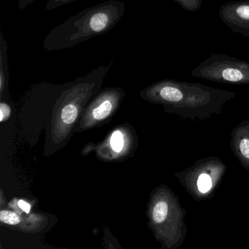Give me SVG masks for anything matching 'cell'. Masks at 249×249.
<instances>
[{"instance_id":"6da1fadb","label":"cell","mask_w":249,"mask_h":249,"mask_svg":"<svg viewBox=\"0 0 249 249\" xmlns=\"http://www.w3.org/2000/svg\"><path fill=\"white\" fill-rule=\"evenodd\" d=\"M125 10L126 5L119 0H108L86 8L52 29L45 37L43 49L54 52L71 49L106 34L117 25Z\"/></svg>"},{"instance_id":"7a4b0ae2","label":"cell","mask_w":249,"mask_h":249,"mask_svg":"<svg viewBox=\"0 0 249 249\" xmlns=\"http://www.w3.org/2000/svg\"><path fill=\"white\" fill-rule=\"evenodd\" d=\"M191 75L222 84H249V63L224 53H211Z\"/></svg>"},{"instance_id":"3957f363","label":"cell","mask_w":249,"mask_h":249,"mask_svg":"<svg viewBox=\"0 0 249 249\" xmlns=\"http://www.w3.org/2000/svg\"><path fill=\"white\" fill-rule=\"evenodd\" d=\"M218 14L233 33L249 39V0L227 2L220 7Z\"/></svg>"},{"instance_id":"277c9868","label":"cell","mask_w":249,"mask_h":249,"mask_svg":"<svg viewBox=\"0 0 249 249\" xmlns=\"http://www.w3.org/2000/svg\"><path fill=\"white\" fill-rule=\"evenodd\" d=\"M8 43L4 37L3 33L0 31V93L1 96L6 91L8 84Z\"/></svg>"},{"instance_id":"5b68a950","label":"cell","mask_w":249,"mask_h":249,"mask_svg":"<svg viewBox=\"0 0 249 249\" xmlns=\"http://www.w3.org/2000/svg\"><path fill=\"white\" fill-rule=\"evenodd\" d=\"M168 213V205L164 201L157 202L153 211V219L157 224H161L165 220Z\"/></svg>"},{"instance_id":"8992f818","label":"cell","mask_w":249,"mask_h":249,"mask_svg":"<svg viewBox=\"0 0 249 249\" xmlns=\"http://www.w3.org/2000/svg\"><path fill=\"white\" fill-rule=\"evenodd\" d=\"M185 11L189 13H195L202 7V0H174Z\"/></svg>"},{"instance_id":"52a82bcc","label":"cell","mask_w":249,"mask_h":249,"mask_svg":"<svg viewBox=\"0 0 249 249\" xmlns=\"http://www.w3.org/2000/svg\"><path fill=\"white\" fill-rule=\"evenodd\" d=\"M0 221L9 225H17L21 221V218L16 213L3 210L0 212Z\"/></svg>"},{"instance_id":"ba28073f","label":"cell","mask_w":249,"mask_h":249,"mask_svg":"<svg viewBox=\"0 0 249 249\" xmlns=\"http://www.w3.org/2000/svg\"><path fill=\"white\" fill-rule=\"evenodd\" d=\"M110 145L113 151L120 152L124 148V136L120 131H115L110 138Z\"/></svg>"},{"instance_id":"9c48e42d","label":"cell","mask_w":249,"mask_h":249,"mask_svg":"<svg viewBox=\"0 0 249 249\" xmlns=\"http://www.w3.org/2000/svg\"><path fill=\"white\" fill-rule=\"evenodd\" d=\"M198 189L202 193L208 192L212 187V181L208 175L202 174L199 176L197 180Z\"/></svg>"},{"instance_id":"30bf717a","label":"cell","mask_w":249,"mask_h":249,"mask_svg":"<svg viewBox=\"0 0 249 249\" xmlns=\"http://www.w3.org/2000/svg\"><path fill=\"white\" fill-rule=\"evenodd\" d=\"M77 0H49L46 4V8L47 11H52L56 9L62 5H68L71 2H75Z\"/></svg>"},{"instance_id":"8fae6325","label":"cell","mask_w":249,"mask_h":249,"mask_svg":"<svg viewBox=\"0 0 249 249\" xmlns=\"http://www.w3.org/2000/svg\"><path fill=\"white\" fill-rule=\"evenodd\" d=\"M11 107L6 103H0V122H2L8 119L11 115Z\"/></svg>"},{"instance_id":"7c38bea8","label":"cell","mask_w":249,"mask_h":249,"mask_svg":"<svg viewBox=\"0 0 249 249\" xmlns=\"http://www.w3.org/2000/svg\"><path fill=\"white\" fill-rule=\"evenodd\" d=\"M240 150L241 152L242 155L245 158L249 160V140L243 139L242 140L240 144Z\"/></svg>"},{"instance_id":"4fadbf2b","label":"cell","mask_w":249,"mask_h":249,"mask_svg":"<svg viewBox=\"0 0 249 249\" xmlns=\"http://www.w3.org/2000/svg\"><path fill=\"white\" fill-rule=\"evenodd\" d=\"M36 1V0H18V8L20 11H23Z\"/></svg>"},{"instance_id":"5bb4252c","label":"cell","mask_w":249,"mask_h":249,"mask_svg":"<svg viewBox=\"0 0 249 249\" xmlns=\"http://www.w3.org/2000/svg\"><path fill=\"white\" fill-rule=\"evenodd\" d=\"M18 206L27 213H29L30 212V210H31V206H30V204L27 203V202L24 200L18 201Z\"/></svg>"}]
</instances>
